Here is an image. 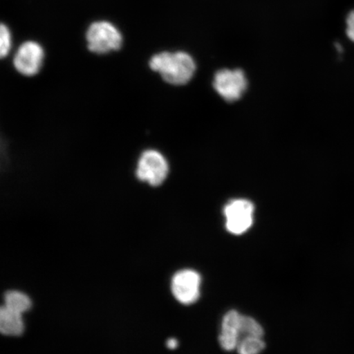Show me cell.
<instances>
[{
	"instance_id": "obj_8",
	"label": "cell",
	"mask_w": 354,
	"mask_h": 354,
	"mask_svg": "<svg viewBox=\"0 0 354 354\" xmlns=\"http://www.w3.org/2000/svg\"><path fill=\"white\" fill-rule=\"evenodd\" d=\"M241 314L234 310L229 311L223 317L219 336L221 347L227 351L236 349L240 342Z\"/></svg>"
},
{
	"instance_id": "obj_6",
	"label": "cell",
	"mask_w": 354,
	"mask_h": 354,
	"mask_svg": "<svg viewBox=\"0 0 354 354\" xmlns=\"http://www.w3.org/2000/svg\"><path fill=\"white\" fill-rule=\"evenodd\" d=\"M216 92L228 102L241 98L247 88V79L240 69H223L216 73L214 81Z\"/></svg>"
},
{
	"instance_id": "obj_11",
	"label": "cell",
	"mask_w": 354,
	"mask_h": 354,
	"mask_svg": "<svg viewBox=\"0 0 354 354\" xmlns=\"http://www.w3.org/2000/svg\"><path fill=\"white\" fill-rule=\"evenodd\" d=\"M264 331L263 326L253 317L241 315L240 325V342L245 337L263 338Z\"/></svg>"
},
{
	"instance_id": "obj_1",
	"label": "cell",
	"mask_w": 354,
	"mask_h": 354,
	"mask_svg": "<svg viewBox=\"0 0 354 354\" xmlns=\"http://www.w3.org/2000/svg\"><path fill=\"white\" fill-rule=\"evenodd\" d=\"M149 65L167 83L174 86L187 84L196 70L193 57L185 52L159 53L150 59Z\"/></svg>"
},
{
	"instance_id": "obj_10",
	"label": "cell",
	"mask_w": 354,
	"mask_h": 354,
	"mask_svg": "<svg viewBox=\"0 0 354 354\" xmlns=\"http://www.w3.org/2000/svg\"><path fill=\"white\" fill-rule=\"evenodd\" d=\"M4 307L12 310V311L24 313L32 308V301L28 295L21 292L12 290L8 291L4 295Z\"/></svg>"
},
{
	"instance_id": "obj_13",
	"label": "cell",
	"mask_w": 354,
	"mask_h": 354,
	"mask_svg": "<svg viewBox=\"0 0 354 354\" xmlns=\"http://www.w3.org/2000/svg\"><path fill=\"white\" fill-rule=\"evenodd\" d=\"M0 39H1V42H0V56L3 59L10 54L12 46L10 30L3 24L0 28Z\"/></svg>"
},
{
	"instance_id": "obj_5",
	"label": "cell",
	"mask_w": 354,
	"mask_h": 354,
	"mask_svg": "<svg viewBox=\"0 0 354 354\" xmlns=\"http://www.w3.org/2000/svg\"><path fill=\"white\" fill-rule=\"evenodd\" d=\"M201 277L194 270L185 269L176 272L171 280V291L180 303L189 305L201 296Z\"/></svg>"
},
{
	"instance_id": "obj_12",
	"label": "cell",
	"mask_w": 354,
	"mask_h": 354,
	"mask_svg": "<svg viewBox=\"0 0 354 354\" xmlns=\"http://www.w3.org/2000/svg\"><path fill=\"white\" fill-rule=\"evenodd\" d=\"M265 346L263 338L245 337L239 342L236 349L239 354H259Z\"/></svg>"
},
{
	"instance_id": "obj_2",
	"label": "cell",
	"mask_w": 354,
	"mask_h": 354,
	"mask_svg": "<svg viewBox=\"0 0 354 354\" xmlns=\"http://www.w3.org/2000/svg\"><path fill=\"white\" fill-rule=\"evenodd\" d=\"M169 174V165L162 153L147 149L141 153L136 169L137 179L150 187H158L165 183Z\"/></svg>"
},
{
	"instance_id": "obj_14",
	"label": "cell",
	"mask_w": 354,
	"mask_h": 354,
	"mask_svg": "<svg viewBox=\"0 0 354 354\" xmlns=\"http://www.w3.org/2000/svg\"><path fill=\"white\" fill-rule=\"evenodd\" d=\"M347 35L354 42V11L349 13L347 19Z\"/></svg>"
},
{
	"instance_id": "obj_15",
	"label": "cell",
	"mask_w": 354,
	"mask_h": 354,
	"mask_svg": "<svg viewBox=\"0 0 354 354\" xmlns=\"http://www.w3.org/2000/svg\"><path fill=\"white\" fill-rule=\"evenodd\" d=\"M167 347L169 348H176L177 347V345H178V342H177V340L175 339H171L168 340L167 342Z\"/></svg>"
},
{
	"instance_id": "obj_7",
	"label": "cell",
	"mask_w": 354,
	"mask_h": 354,
	"mask_svg": "<svg viewBox=\"0 0 354 354\" xmlns=\"http://www.w3.org/2000/svg\"><path fill=\"white\" fill-rule=\"evenodd\" d=\"M44 57L43 48L38 43L25 42L17 50L13 65L17 72L24 76L33 77L41 70Z\"/></svg>"
},
{
	"instance_id": "obj_4",
	"label": "cell",
	"mask_w": 354,
	"mask_h": 354,
	"mask_svg": "<svg viewBox=\"0 0 354 354\" xmlns=\"http://www.w3.org/2000/svg\"><path fill=\"white\" fill-rule=\"evenodd\" d=\"M254 206L247 199H234L224 209L225 227L233 234H242L254 223Z\"/></svg>"
},
{
	"instance_id": "obj_3",
	"label": "cell",
	"mask_w": 354,
	"mask_h": 354,
	"mask_svg": "<svg viewBox=\"0 0 354 354\" xmlns=\"http://www.w3.org/2000/svg\"><path fill=\"white\" fill-rule=\"evenodd\" d=\"M88 50L97 55H105L120 50L122 34L109 21H96L91 24L86 33Z\"/></svg>"
},
{
	"instance_id": "obj_9",
	"label": "cell",
	"mask_w": 354,
	"mask_h": 354,
	"mask_svg": "<svg viewBox=\"0 0 354 354\" xmlns=\"http://www.w3.org/2000/svg\"><path fill=\"white\" fill-rule=\"evenodd\" d=\"M24 330L21 314L3 306L0 309V331L4 335L19 336Z\"/></svg>"
}]
</instances>
